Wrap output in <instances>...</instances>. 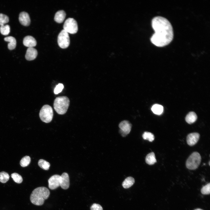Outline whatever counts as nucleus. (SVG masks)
<instances>
[{
    "instance_id": "f257e3e1",
    "label": "nucleus",
    "mask_w": 210,
    "mask_h": 210,
    "mask_svg": "<svg viewBox=\"0 0 210 210\" xmlns=\"http://www.w3.org/2000/svg\"><path fill=\"white\" fill-rule=\"evenodd\" d=\"M152 25L155 32L150 38L153 44L162 47L172 41L174 36L173 28L167 19L161 16L155 17L152 20Z\"/></svg>"
},
{
    "instance_id": "f03ea898",
    "label": "nucleus",
    "mask_w": 210,
    "mask_h": 210,
    "mask_svg": "<svg viewBox=\"0 0 210 210\" xmlns=\"http://www.w3.org/2000/svg\"><path fill=\"white\" fill-rule=\"evenodd\" d=\"M50 194L49 190L46 187L37 188L32 191L30 195L31 202L34 205H41L43 204L45 200L49 197Z\"/></svg>"
},
{
    "instance_id": "7ed1b4c3",
    "label": "nucleus",
    "mask_w": 210,
    "mask_h": 210,
    "mask_svg": "<svg viewBox=\"0 0 210 210\" xmlns=\"http://www.w3.org/2000/svg\"><path fill=\"white\" fill-rule=\"evenodd\" d=\"M69 98L65 96L57 97L54 100L53 106L56 112L59 114L66 113L69 105Z\"/></svg>"
},
{
    "instance_id": "20e7f679",
    "label": "nucleus",
    "mask_w": 210,
    "mask_h": 210,
    "mask_svg": "<svg viewBox=\"0 0 210 210\" xmlns=\"http://www.w3.org/2000/svg\"><path fill=\"white\" fill-rule=\"evenodd\" d=\"M201 160V156L199 153L197 152H193L186 160V167L190 170H195L199 167Z\"/></svg>"
},
{
    "instance_id": "39448f33",
    "label": "nucleus",
    "mask_w": 210,
    "mask_h": 210,
    "mask_svg": "<svg viewBox=\"0 0 210 210\" xmlns=\"http://www.w3.org/2000/svg\"><path fill=\"white\" fill-rule=\"evenodd\" d=\"M53 113L51 107L48 105H45L41 108L39 116L41 120L46 123H49L52 120Z\"/></svg>"
},
{
    "instance_id": "423d86ee",
    "label": "nucleus",
    "mask_w": 210,
    "mask_h": 210,
    "mask_svg": "<svg viewBox=\"0 0 210 210\" xmlns=\"http://www.w3.org/2000/svg\"><path fill=\"white\" fill-rule=\"evenodd\" d=\"M63 28V29L68 33L75 34L78 30L77 23L74 18H68L64 23Z\"/></svg>"
},
{
    "instance_id": "0eeeda50",
    "label": "nucleus",
    "mask_w": 210,
    "mask_h": 210,
    "mask_svg": "<svg viewBox=\"0 0 210 210\" xmlns=\"http://www.w3.org/2000/svg\"><path fill=\"white\" fill-rule=\"evenodd\" d=\"M70 38L69 34L64 30H62L57 38L58 45L62 48H67L70 44Z\"/></svg>"
},
{
    "instance_id": "6e6552de",
    "label": "nucleus",
    "mask_w": 210,
    "mask_h": 210,
    "mask_svg": "<svg viewBox=\"0 0 210 210\" xmlns=\"http://www.w3.org/2000/svg\"><path fill=\"white\" fill-rule=\"evenodd\" d=\"M132 126L131 123L127 120L121 121L119 125L120 129L119 132L121 135L124 137L129 134L131 131Z\"/></svg>"
},
{
    "instance_id": "1a4fd4ad",
    "label": "nucleus",
    "mask_w": 210,
    "mask_h": 210,
    "mask_svg": "<svg viewBox=\"0 0 210 210\" xmlns=\"http://www.w3.org/2000/svg\"><path fill=\"white\" fill-rule=\"evenodd\" d=\"M60 176L57 174L51 176L48 180V187L50 189L54 190L60 186Z\"/></svg>"
},
{
    "instance_id": "9d476101",
    "label": "nucleus",
    "mask_w": 210,
    "mask_h": 210,
    "mask_svg": "<svg viewBox=\"0 0 210 210\" xmlns=\"http://www.w3.org/2000/svg\"><path fill=\"white\" fill-rule=\"evenodd\" d=\"M200 136L199 134L197 132L189 134L188 135L186 138L188 144L191 146L195 145L198 141Z\"/></svg>"
},
{
    "instance_id": "9b49d317",
    "label": "nucleus",
    "mask_w": 210,
    "mask_h": 210,
    "mask_svg": "<svg viewBox=\"0 0 210 210\" xmlns=\"http://www.w3.org/2000/svg\"><path fill=\"white\" fill-rule=\"evenodd\" d=\"M69 178L67 173L64 172L60 176V186L64 189H67L69 186Z\"/></svg>"
},
{
    "instance_id": "f8f14e48",
    "label": "nucleus",
    "mask_w": 210,
    "mask_h": 210,
    "mask_svg": "<svg viewBox=\"0 0 210 210\" xmlns=\"http://www.w3.org/2000/svg\"><path fill=\"white\" fill-rule=\"evenodd\" d=\"M19 20L20 23L24 26H28L30 24L31 20L29 16L26 12H22L20 13Z\"/></svg>"
},
{
    "instance_id": "ddd939ff",
    "label": "nucleus",
    "mask_w": 210,
    "mask_h": 210,
    "mask_svg": "<svg viewBox=\"0 0 210 210\" xmlns=\"http://www.w3.org/2000/svg\"><path fill=\"white\" fill-rule=\"evenodd\" d=\"M37 54V51L36 49L33 47L28 48L27 50L25 57L28 60H32L36 58Z\"/></svg>"
},
{
    "instance_id": "4468645a",
    "label": "nucleus",
    "mask_w": 210,
    "mask_h": 210,
    "mask_svg": "<svg viewBox=\"0 0 210 210\" xmlns=\"http://www.w3.org/2000/svg\"><path fill=\"white\" fill-rule=\"evenodd\" d=\"M36 39L32 36H27L24 38L23 40L24 45L28 48L33 47L36 46Z\"/></svg>"
},
{
    "instance_id": "2eb2a0df",
    "label": "nucleus",
    "mask_w": 210,
    "mask_h": 210,
    "mask_svg": "<svg viewBox=\"0 0 210 210\" xmlns=\"http://www.w3.org/2000/svg\"><path fill=\"white\" fill-rule=\"evenodd\" d=\"M66 15V14L64 11L59 10L57 12L55 15L54 20L58 23H62L64 20Z\"/></svg>"
},
{
    "instance_id": "dca6fc26",
    "label": "nucleus",
    "mask_w": 210,
    "mask_h": 210,
    "mask_svg": "<svg viewBox=\"0 0 210 210\" xmlns=\"http://www.w3.org/2000/svg\"><path fill=\"white\" fill-rule=\"evenodd\" d=\"M5 41L9 42L8 45V49L10 50L14 49L16 45V41L15 38L12 36L6 37L4 38Z\"/></svg>"
},
{
    "instance_id": "f3484780",
    "label": "nucleus",
    "mask_w": 210,
    "mask_h": 210,
    "mask_svg": "<svg viewBox=\"0 0 210 210\" xmlns=\"http://www.w3.org/2000/svg\"><path fill=\"white\" fill-rule=\"evenodd\" d=\"M197 118L196 114L194 112L192 111L187 114L185 118V120L188 123L191 124L195 122Z\"/></svg>"
},
{
    "instance_id": "a211bd4d",
    "label": "nucleus",
    "mask_w": 210,
    "mask_h": 210,
    "mask_svg": "<svg viewBox=\"0 0 210 210\" xmlns=\"http://www.w3.org/2000/svg\"><path fill=\"white\" fill-rule=\"evenodd\" d=\"M145 161L146 163L150 165H153L156 162L154 153L152 152L148 154L146 157Z\"/></svg>"
},
{
    "instance_id": "6ab92c4d",
    "label": "nucleus",
    "mask_w": 210,
    "mask_h": 210,
    "mask_svg": "<svg viewBox=\"0 0 210 210\" xmlns=\"http://www.w3.org/2000/svg\"><path fill=\"white\" fill-rule=\"evenodd\" d=\"M134 179L132 177L127 178L122 183V186L125 188H128L131 187L134 183Z\"/></svg>"
},
{
    "instance_id": "aec40b11",
    "label": "nucleus",
    "mask_w": 210,
    "mask_h": 210,
    "mask_svg": "<svg viewBox=\"0 0 210 210\" xmlns=\"http://www.w3.org/2000/svg\"><path fill=\"white\" fill-rule=\"evenodd\" d=\"M151 110L155 114L160 115L163 112V107L161 105L158 104H155L152 107Z\"/></svg>"
},
{
    "instance_id": "412c9836",
    "label": "nucleus",
    "mask_w": 210,
    "mask_h": 210,
    "mask_svg": "<svg viewBox=\"0 0 210 210\" xmlns=\"http://www.w3.org/2000/svg\"><path fill=\"white\" fill-rule=\"evenodd\" d=\"M38 164L40 167L45 170L49 169L50 166L49 162L42 159L39 160Z\"/></svg>"
},
{
    "instance_id": "4be33fe9",
    "label": "nucleus",
    "mask_w": 210,
    "mask_h": 210,
    "mask_svg": "<svg viewBox=\"0 0 210 210\" xmlns=\"http://www.w3.org/2000/svg\"><path fill=\"white\" fill-rule=\"evenodd\" d=\"M31 162L30 157L28 156H25L22 158L20 162V165L23 167L28 166Z\"/></svg>"
},
{
    "instance_id": "5701e85b",
    "label": "nucleus",
    "mask_w": 210,
    "mask_h": 210,
    "mask_svg": "<svg viewBox=\"0 0 210 210\" xmlns=\"http://www.w3.org/2000/svg\"><path fill=\"white\" fill-rule=\"evenodd\" d=\"M10 176L7 172H0V182L3 183H6L9 179Z\"/></svg>"
},
{
    "instance_id": "b1692460",
    "label": "nucleus",
    "mask_w": 210,
    "mask_h": 210,
    "mask_svg": "<svg viewBox=\"0 0 210 210\" xmlns=\"http://www.w3.org/2000/svg\"><path fill=\"white\" fill-rule=\"evenodd\" d=\"M142 137L144 139L148 140L150 142L152 141L155 139L154 135L152 133L147 132H144Z\"/></svg>"
},
{
    "instance_id": "393cba45",
    "label": "nucleus",
    "mask_w": 210,
    "mask_h": 210,
    "mask_svg": "<svg viewBox=\"0 0 210 210\" xmlns=\"http://www.w3.org/2000/svg\"><path fill=\"white\" fill-rule=\"evenodd\" d=\"M0 32L3 35H8L10 32V26L8 25H4L1 26L0 27Z\"/></svg>"
},
{
    "instance_id": "a878e982",
    "label": "nucleus",
    "mask_w": 210,
    "mask_h": 210,
    "mask_svg": "<svg viewBox=\"0 0 210 210\" xmlns=\"http://www.w3.org/2000/svg\"><path fill=\"white\" fill-rule=\"evenodd\" d=\"M11 177L13 181L16 183H20L23 181L22 176L16 173H14L11 174Z\"/></svg>"
},
{
    "instance_id": "bb28decb",
    "label": "nucleus",
    "mask_w": 210,
    "mask_h": 210,
    "mask_svg": "<svg viewBox=\"0 0 210 210\" xmlns=\"http://www.w3.org/2000/svg\"><path fill=\"white\" fill-rule=\"evenodd\" d=\"M9 19L8 17L6 15L2 13H0V25H4L8 23Z\"/></svg>"
},
{
    "instance_id": "cd10ccee",
    "label": "nucleus",
    "mask_w": 210,
    "mask_h": 210,
    "mask_svg": "<svg viewBox=\"0 0 210 210\" xmlns=\"http://www.w3.org/2000/svg\"><path fill=\"white\" fill-rule=\"evenodd\" d=\"M210 183H209L203 186L201 189V192L204 195H209L210 192Z\"/></svg>"
},
{
    "instance_id": "c85d7f7f",
    "label": "nucleus",
    "mask_w": 210,
    "mask_h": 210,
    "mask_svg": "<svg viewBox=\"0 0 210 210\" xmlns=\"http://www.w3.org/2000/svg\"><path fill=\"white\" fill-rule=\"evenodd\" d=\"M64 85L62 84L59 83L57 85L55 88L54 92L55 94H57L61 92L64 88Z\"/></svg>"
},
{
    "instance_id": "c756f323",
    "label": "nucleus",
    "mask_w": 210,
    "mask_h": 210,
    "mask_svg": "<svg viewBox=\"0 0 210 210\" xmlns=\"http://www.w3.org/2000/svg\"><path fill=\"white\" fill-rule=\"evenodd\" d=\"M90 209L91 210H103V208L100 205L94 203L91 206Z\"/></svg>"
},
{
    "instance_id": "7c9ffc66",
    "label": "nucleus",
    "mask_w": 210,
    "mask_h": 210,
    "mask_svg": "<svg viewBox=\"0 0 210 210\" xmlns=\"http://www.w3.org/2000/svg\"><path fill=\"white\" fill-rule=\"evenodd\" d=\"M194 210H203L202 209H200L197 208V209H195Z\"/></svg>"
}]
</instances>
